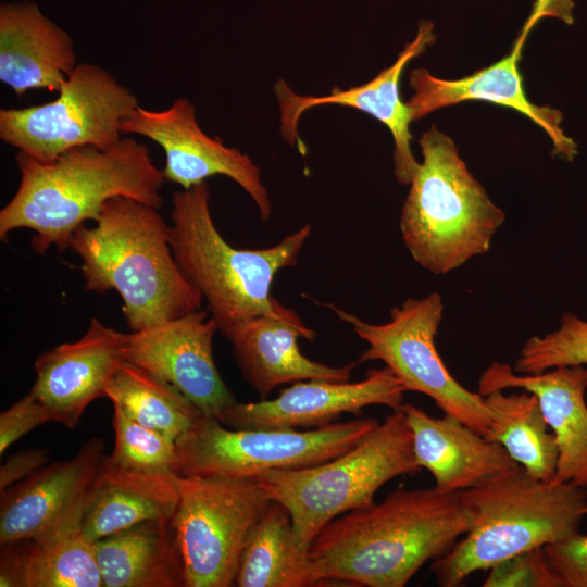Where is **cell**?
<instances>
[{"instance_id":"1","label":"cell","mask_w":587,"mask_h":587,"mask_svg":"<svg viewBox=\"0 0 587 587\" xmlns=\"http://www.w3.org/2000/svg\"><path fill=\"white\" fill-rule=\"evenodd\" d=\"M470 528L460 491L399 487L382 502L346 512L321 529L308 551L311 585L403 587Z\"/></svg>"},{"instance_id":"2","label":"cell","mask_w":587,"mask_h":587,"mask_svg":"<svg viewBox=\"0 0 587 587\" xmlns=\"http://www.w3.org/2000/svg\"><path fill=\"white\" fill-rule=\"evenodd\" d=\"M15 161L20 184L0 211V239L28 228L33 250L45 253L52 246L70 249L75 230L96 221L104 203L118 196L160 209L164 174L148 146L124 137L110 148H74L49 163L18 151Z\"/></svg>"},{"instance_id":"3","label":"cell","mask_w":587,"mask_h":587,"mask_svg":"<svg viewBox=\"0 0 587 587\" xmlns=\"http://www.w3.org/2000/svg\"><path fill=\"white\" fill-rule=\"evenodd\" d=\"M159 209L118 196L108 200L95 225L79 226L70 249L82 261L85 288L116 290L132 332L201 309L202 296L180 271L170 225Z\"/></svg>"},{"instance_id":"4","label":"cell","mask_w":587,"mask_h":587,"mask_svg":"<svg viewBox=\"0 0 587 587\" xmlns=\"http://www.w3.org/2000/svg\"><path fill=\"white\" fill-rule=\"evenodd\" d=\"M471 517L464 538L432 563L441 587H457L520 552L545 547L577 532L587 489L571 482L541 480L522 466L460 491Z\"/></svg>"},{"instance_id":"5","label":"cell","mask_w":587,"mask_h":587,"mask_svg":"<svg viewBox=\"0 0 587 587\" xmlns=\"http://www.w3.org/2000/svg\"><path fill=\"white\" fill-rule=\"evenodd\" d=\"M170 243L186 279L200 292L218 327L247 317L277 315L284 305L271 296L277 273L292 267L311 225L264 249H237L221 235L210 211L207 182L172 197Z\"/></svg>"},{"instance_id":"6","label":"cell","mask_w":587,"mask_h":587,"mask_svg":"<svg viewBox=\"0 0 587 587\" xmlns=\"http://www.w3.org/2000/svg\"><path fill=\"white\" fill-rule=\"evenodd\" d=\"M419 145L422 162L409 184L399 227L412 259L445 275L488 252L505 214L471 174L449 136L433 125Z\"/></svg>"},{"instance_id":"7","label":"cell","mask_w":587,"mask_h":587,"mask_svg":"<svg viewBox=\"0 0 587 587\" xmlns=\"http://www.w3.org/2000/svg\"><path fill=\"white\" fill-rule=\"evenodd\" d=\"M420 472L411 429L403 412L397 410L334 459L302 469L266 471L255 479L289 511L296 544L308 552L330 521L375 503L377 490L397 476Z\"/></svg>"},{"instance_id":"8","label":"cell","mask_w":587,"mask_h":587,"mask_svg":"<svg viewBox=\"0 0 587 587\" xmlns=\"http://www.w3.org/2000/svg\"><path fill=\"white\" fill-rule=\"evenodd\" d=\"M358 417L310 430L227 428L202 414L175 444L178 476L255 478L271 470L313 466L354 447L377 425Z\"/></svg>"},{"instance_id":"9","label":"cell","mask_w":587,"mask_h":587,"mask_svg":"<svg viewBox=\"0 0 587 587\" xmlns=\"http://www.w3.org/2000/svg\"><path fill=\"white\" fill-rule=\"evenodd\" d=\"M138 98L103 67L80 63L49 102L0 110V138L36 161L49 163L68 150L107 149L123 137V122Z\"/></svg>"},{"instance_id":"10","label":"cell","mask_w":587,"mask_h":587,"mask_svg":"<svg viewBox=\"0 0 587 587\" xmlns=\"http://www.w3.org/2000/svg\"><path fill=\"white\" fill-rule=\"evenodd\" d=\"M342 322L367 344L358 363L379 360L407 391L429 397L451 415L485 436L490 426L484 396L463 387L448 371L435 338L442 320L444 302L438 292L422 299L409 298L391 309L389 320L367 323L332 303H326Z\"/></svg>"},{"instance_id":"11","label":"cell","mask_w":587,"mask_h":587,"mask_svg":"<svg viewBox=\"0 0 587 587\" xmlns=\"http://www.w3.org/2000/svg\"><path fill=\"white\" fill-rule=\"evenodd\" d=\"M173 515L186 587L235 586L247 538L272 499L255 478L178 476Z\"/></svg>"},{"instance_id":"12","label":"cell","mask_w":587,"mask_h":587,"mask_svg":"<svg viewBox=\"0 0 587 587\" xmlns=\"http://www.w3.org/2000/svg\"><path fill=\"white\" fill-rule=\"evenodd\" d=\"M122 132L147 137L163 149L165 180L189 189L211 176H227L250 196L260 217L263 221L270 218L271 200L259 166L248 154L207 135L198 124L195 105L188 99L178 98L161 111L139 105L123 122Z\"/></svg>"},{"instance_id":"13","label":"cell","mask_w":587,"mask_h":587,"mask_svg":"<svg viewBox=\"0 0 587 587\" xmlns=\"http://www.w3.org/2000/svg\"><path fill=\"white\" fill-rule=\"evenodd\" d=\"M217 330L209 310L199 309L126 334L123 359L173 385L203 414L218 420L236 400L214 361Z\"/></svg>"},{"instance_id":"14","label":"cell","mask_w":587,"mask_h":587,"mask_svg":"<svg viewBox=\"0 0 587 587\" xmlns=\"http://www.w3.org/2000/svg\"><path fill=\"white\" fill-rule=\"evenodd\" d=\"M405 391L387 366L370 369L360 382L300 380L274 399L236 401L218 421L230 428H320L335 423L342 413L361 414L372 404L400 410Z\"/></svg>"},{"instance_id":"15","label":"cell","mask_w":587,"mask_h":587,"mask_svg":"<svg viewBox=\"0 0 587 587\" xmlns=\"http://www.w3.org/2000/svg\"><path fill=\"white\" fill-rule=\"evenodd\" d=\"M435 38L434 24L421 21L416 36L405 45L390 66L365 84L349 89L335 87L327 96H301L285 82H277L275 95L279 104L283 137L290 145L299 141L300 117L314 107L336 104L357 109L375 117L390 130L395 142L396 178L400 184L409 185L419 162L411 150V121L407 104L400 97V78L407 64L432 46Z\"/></svg>"},{"instance_id":"16","label":"cell","mask_w":587,"mask_h":587,"mask_svg":"<svg viewBox=\"0 0 587 587\" xmlns=\"http://www.w3.org/2000/svg\"><path fill=\"white\" fill-rule=\"evenodd\" d=\"M232 346V354L243 379L260 399L277 387L308 379L348 382L359 364L330 366L307 358L298 339L313 340L316 333L284 305L277 315H255L218 327Z\"/></svg>"},{"instance_id":"17","label":"cell","mask_w":587,"mask_h":587,"mask_svg":"<svg viewBox=\"0 0 587 587\" xmlns=\"http://www.w3.org/2000/svg\"><path fill=\"white\" fill-rule=\"evenodd\" d=\"M126 334L97 317L76 341L61 344L35 361L36 379L30 392L50 420L75 428L86 408L105 397L109 382L123 360Z\"/></svg>"},{"instance_id":"18","label":"cell","mask_w":587,"mask_h":587,"mask_svg":"<svg viewBox=\"0 0 587 587\" xmlns=\"http://www.w3.org/2000/svg\"><path fill=\"white\" fill-rule=\"evenodd\" d=\"M103 449L102 439L91 438L72 459L47 464L1 490L0 544L39 538L83 511Z\"/></svg>"},{"instance_id":"19","label":"cell","mask_w":587,"mask_h":587,"mask_svg":"<svg viewBox=\"0 0 587 587\" xmlns=\"http://www.w3.org/2000/svg\"><path fill=\"white\" fill-rule=\"evenodd\" d=\"M522 389L534 394L559 449L553 480L587 489V378L585 366H563L540 374H519L495 361L480 375L478 392Z\"/></svg>"},{"instance_id":"20","label":"cell","mask_w":587,"mask_h":587,"mask_svg":"<svg viewBox=\"0 0 587 587\" xmlns=\"http://www.w3.org/2000/svg\"><path fill=\"white\" fill-rule=\"evenodd\" d=\"M522 51L512 47L509 54L496 63L459 79H445L432 75L426 68L410 72L413 95L405 102L411 122L421 120L438 109L464 101L480 100L515 110L540 126L553 143V154L572 161L576 143L565 136L560 111L537 105L525 95L519 71Z\"/></svg>"},{"instance_id":"21","label":"cell","mask_w":587,"mask_h":587,"mask_svg":"<svg viewBox=\"0 0 587 587\" xmlns=\"http://www.w3.org/2000/svg\"><path fill=\"white\" fill-rule=\"evenodd\" d=\"M400 410L412 433L415 460L441 492H459L521 466L502 446L451 415L435 417L411 403Z\"/></svg>"},{"instance_id":"22","label":"cell","mask_w":587,"mask_h":587,"mask_svg":"<svg viewBox=\"0 0 587 587\" xmlns=\"http://www.w3.org/2000/svg\"><path fill=\"white\" fill-rule=\"evenodd\" d=\"M76 66L73 39L37 3L0 5V80L16 95L58 92Z\"/></svg>"},{"instance_id":"23","label":"cell","mask_w":587,"mask_h":587,"mask_svg":"<svg viewBox=\"0 0 587 587\" xmlns=\"http://www.w3.org/2000/svg\"><path fill=\"white\" fill-rule=\"evenodd\" d=\"M84 512L39 538L2 544L1 567L12 586L103 587Z\"/></svg>"},{"instance_id":"24","label":"cell","mask_w":587,"mask_h":587,"mask_svg":"<svg viewBox=\"0 0 587 587\" xmlns=\"http://www.w3.org/2000/svg\"><path fill=\"white\" fill-rule=\"evenodd\" d=\"M177 478L124 470L104 455L87 498L85 534L96 541L148 520L173 517L179 500Z\"/></svg>"},{"instance_id":"25","label":"cell","mask_w":587,"mask_h":587,"mask_svg":"<svg viewBox=\"0 0 587 587\" xmlns=\"http://www.w3.org/2000/svg\"><path fill=\"white\" fill-rule=\"evenodd\" d=\"M103 587H186L173 517L152 519L95 541Z\"/></svg>"},{"instance_id":"26","label":"cell","mask_w":587,"mask_h":587,"mask_svg":"<svg viewBox=\"0 0 587 587\" xmlns=\"http://www.w3.org/2000/svg\"><path fill=\"white\" fill-rule=\"evenodd\" d=\"M484 402L490 416L485 437L502 446L533 477L553 480L559 449L538 398L526 390L510 395L495 390L484 396Z\"/></svg>"},{"instance_id":"27","label":"cell","mask_w":587,"mask_h":587,"mask_svg":"<svg viewBox=\"0 0 587 587\" xmlns=\"http://www.w3.org/2000/svg\"><path fill=\"white\" fill-rule=\"evenodd\" d=\"M235 586H312L308 552L296 544L291 516L283 504L272 500L250 532Z\"/></svg>"},{"instance_id":"28","label":"cell","mask_w":587,"mask_h":587,"mask_svg":"<svg viewBox=\"0 0 587 587\" xmlns=\"http://www.w3.org/2000/svg\"><path fill=\"white\" fill-rule=\"evenodd\" d=\"M105 397L134 421L174 441L203 414L176 387L124 359L109 382Z\"/></svg>"},{"instance_id":"29","label":"cell","mask_w":587,"mask_h":587,"mask_svg":"<svg viewBox=\"0 0 587 587\" xmlns=\"http://www.w3.org/2000/svg\"><path fill=\"white\" fill-rule=\"evenodd\" d=\"M113 427L114 449L107 455L113 465L140 473L177 475L174 440L134 421L115 407Z\"/></svg>"},{"instance_id":"30","label":"cell","mask_w":587,"mask_h":587,"mask_svg":"<svg viewBox=\"0 0 587 587\" xmlns=\"http://www.w3.org/2000/svg\"><path fill=\"white\" fill-rule=\"evenodd\" d=\"M563 366H587V321L570 312L558 329L524 342L513 370L534 375Z\"/></svg>"},{"instance_id":"31","label":"cell","mask_w":587,"mask_h":587,"mask_svg":"<svg viewBox=\"0 0 587 587\" xmlns=\"http://www.w3.org/2000/svg\"><path fill=\"white\" fill-rule=\"evenodd\" d=\"M484 587H559L544 547L504 559L489 569Z\"/></svg>"},{"instance_id":"32","label":"cell","mask_w":587,"mask_h":587,"mask_svg":"<svg viewBox=\"0 0 587 587\" xmlns=\"http://www.w3.org/2000/svg\"><path fill=\"white\" fill-rule=\"evenodd\" d=\"M559 587H587V535L579 532L544 547Z\"/></svg>"},{"instance_id":"33","label":"cell","mask_w":587,"mask_h":587,"mask_svg":"<svg viewBox=\"0 0 587 587\" xmlns=\"http://www.w3.org/2000/svg\"><path fill=\"white\" fill-rule=\"evenodd\" d=\"M50 416L30 392L0 414V454L34 428L50 422Z\"/></svg>"},{"instance_id":"34","label":"cell","mask_w":587,"mask_h":587,"mask_svg":"<svg viewBox=\"0 0 587 587\" xmlns=\"http://www.w3.org/2000/svg\"><path fill=\"white\" fill-rule=\"evenodd\" d=\"M49 463V451L28 449L12 454L0 467V490L37 472Z\"/></svg>"},{"instance_id":"35","label":"cell","mask_w":587,"mask_h":587,"mask_svg":"<svg viewBox=\"0 0 587 587\" xmlns=\"http://www.w3.org/2000/svg\"><path fill=\"white\" fill-rule=\"evenodd\" d=\"M573 0H535L532 12L525 21L513 48L522 51L526 37L533 27L544 17H555L569 25L573 24Z\"/></svg>"},{"instance_id":"36","label":"cell","mask_w":587,"mask_h":587,"mask_svg":"<svg viewBox=\"0 0 587 587\" xmlns=\"http://www.w3.org/2000/svg\"><path fill=\"white\" fill-rule=\"evenodd\" d=\"M585 373H586V378H587V366H585Z\"/></svg>"},{"instance_id":"37","label":"cell","mask_w":587,"mask_h":587,"mask_svg":"<svg viewBox=\"0 0 587 587\" xmlns=\"http://www.w3.org/2000/svg\"><path fill=\"white\" fill-rule=\"evenodd\" d=\"M585 514L587 515V507H586V509H585Z\"/></svg>"}]
</instances>
